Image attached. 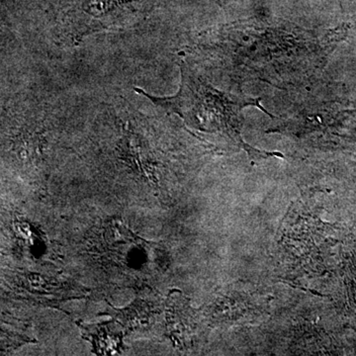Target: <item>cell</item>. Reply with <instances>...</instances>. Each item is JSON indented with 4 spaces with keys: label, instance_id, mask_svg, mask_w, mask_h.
<instances>
[{
    "label": "cell",
    "instance_id": "6da1fadb",
    "mask_svg": "<svg viewBox=\"0 0 356 356\" xmlns=\"http://www.w3.org/2000/svg\"><path fill=\"white\" fill-rule=\"evenodd\" d=\"M180 70L181 83L175 95L165 98L156 97L147 95L140 88H136V91L147 96L159 108L178 115L188 127L199 132L224 136L234 145L245 149L252 159L282 156L280 153L259 151L243 140L241 130L243 109L257 107L273 118V115L268 113L262 106L261 98L236 95L220 90L184 63L180 65Z\"/></svg>",
    "mask_w": 356,
    "mask_h": 356
},
{
    "label": "cell",
    "instance_id": "7a4b0ae2",
    "mask_svg": "<svg viewBox=\"0 0 356 356\" xmlns=\"http://www.w3.org/2000/svg\"><path fill=\"white\" fill-rule=\"evenodd\" d=\"M170 334L184 348L199 343L206 334V324L200 312L189 305L188 299L177 290L170 293L166 305Z\"/></svg>",
    "mask_w": 356,
    "mask_h": 356
},
{
    "label": "cell",
    "instance_id": "3957f363",
    "mask_svg": "<svg viewBox=\"0 0 356 356\" xmlns=\"http://www.w3.org/2000/svg\"><path fill=\"white\" fill-rule=\"evenodd\" d=\"M112 329L113 327L110 323L84 327L86 336L92 339L96 353H98L100 351L102 355H107V353L119 350V346L121 343L120 334L114 332Z\"/></svg>",
    "mask_w": 356,
    "mask_h": 356
}]
</instances>
